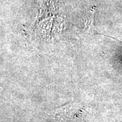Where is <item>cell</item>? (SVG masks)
I'll list each match as a JSON object with an SVG mask.
<instances>
[{
    "mask_svg": "<svg viewBox=\"0 0 122 122\" xmlns=\"http://www.w3.org/2000/svg\"><path fill=\"white\" fill-rule=\"evenodd\" d=\"M86 114L83 105L71 102L51 111L48 117L50 122H85Z\"/></svg>",
    "mask_w": 122,
    "mask_h": 122,
    "instance_id": "obj_1",
    "label": "cell"
}]
</instances>
